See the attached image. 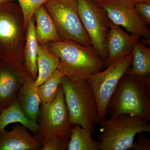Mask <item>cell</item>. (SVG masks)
Returning a JSON list of instances; mask_svg holds the SVG:
<instances>
[{
    "label": "cell",
    "mask_w": 150,
    "mask_h": 150,
    "mask_svg": "<svg viewBox=\"0 0 150 150\" xmlns=\"http://www.w3.org/2000/svg\"><path fill=\"white\" fill-rule=\"evenodd\" d=\"M150 78L126 72L119 81L108 105L110 117L129 114L150 120Z\"/></svg>",
    "instance_id": "obj_1"
},
{
    "label": "cell",
    "mask_w": 150,
    "mask_h": 150,
    "mask_svg": "<svg viewBox=\"0 0 150 150\" xmlns=\"http://www.w3.org/2000/svg\"><path fill=\"white\" fill-rule=\"evenodd\" d=\"M45 45L60 59L59 69L74 81L84 80L89 75L100 71L106 67L92 46L62 40Z\"/></svg>",
    "instance_id": "obj_2"
},
{
    "label": "cell",
    "mask_w": 150,
    "mask_h": 150,
    "mask_svg": "<svg viewBox=\"0 0 150 150\" xmlns=\"http://www.w3.org/2000/svg\"><path fill=\"white\" fill-rule=\"evenodd\" d=\"M70 123L79 124L93 136L100 118L96 98L86 80L75 82L64 76L61 83Z\"/></svg>",
    "instance_id": "obj_3"
},
{
    "label": "cell",
    "mask_w": 150,
    "mask_h": 150,
    "mask_svg": "<svg viewBox=\"0 0 150 150\" xmlns=\"http://www.w3.org/2000/svg\"><path fill=\"white\" fill-rule=\"evenodd\" d=\"M26 32L18 4L11 1L0 4V60L23 64Z\"/></svg>",
    "instance_id": "obj_4"
},
{
    "label": "cell",
    "mask_w": 150,
    "mask_h": 150,
    "mask_svg": "<svg viewBox=\"0 0 150 150\" xmlns=\"http://www.w3.org/2000/svg\"><path fill=\"white\" fill-rule=\"evenodd\" d=\"M100 150H126L133 145L136 135L150 132V124L144 119L129 114H121L108 119H100Z\"/></svg>",
    "instance_id": "obj_5"
},
{
    "label": "cell",
    "mask_w": 150,
    "mask_h": 150,
    "mask_svg": "<svg viewBox=\"0 0 150 150\" xmlns=\"http://www.w3.org/2000/svg\"><path fill=\"white\" fill-rule=\"evenodd\" d=\"M43 5L53 19L61 40L92 46L80 17L78 0H49Z\"/></svg>",
    "instance_id": "obj_6"
},
{
    "label": "cell",
    "mask_w": 150,
    "mask_h": 150,
    "mask_svg": "<svg viewBox=\"0 0 150 150\" xmlns=\"http://www.w3.org/2000/svg\"><path fill=\"white\" fill-rule=\"evenodd\" d=\"M39 115V129L36 135L41 147L56 139H70L74 125L70 123L69 113L61 85L53 102L41 103Z\"/></svg>",
    "instance_id": "obj_7"
},
{
    "label": "cell",
    "mask_w": 150,
    "mask_h": 150,
    "mask_svg": "<svg viewBox=\"0 0 150 150\" xmlns=\"http://www.w3.org/2000/svg\"><path fill=\"white\" fill-rule=\"evenodd\" d=\"M132 60L131 54L86 78L95 96L100 119H106L108 105L119 81L131 67Z\"/></svg>",
    "instance_id": "obj_8"
},
{
    "label": "cell",
    "mask_w": 150,
    "mask_h": 150,
    "mask_svg": "<svg viewBox=\"0 0 150 150\" xmlns=\"http://www.w3.org/2000/svg\"><path fill=\"white\" fill-rule=\"evenodd\" d=\"M78 1L80 17L92 46L105 63L107 58L106 40L110 21L105 11L95 1Z\"/></svg>",
    "instance_id": "obj_9"
},
{
    "label": "cell",
    "mask_w": 150,
    "mask_h": 150,
    "mask_svg": "<svg viewBox=\"0 0 150 150\" xmlns=\"http://www.w3.org/2000/svg\"><path fill=\"white\" fill-rule=\"evenodd\" d=\"M96 2L104 9L110 21L123 27L127 32L145 39H150V30L137 13L132 0H98Z\"/></svg>",
    "instance_id": "obj_10"
},
{
    "label": "cell",
    "mask_w": 150,
    "mask_h": 150,
    "mask_svg": "<svg viewBox=\"0 0 150 150\" xmlns=\"http://www.w3.org/2000/svg\"><path fill=\"white\" fill-rule=\"evenodd\" d=\"M30 75L23 64L0 60V112L18 98L20 89Z\"/></svg>",
    "instance_id": "obj_11"
},
{
    "label": "cell",
    "mask_w": 150,
    "mask_h": 150,
    "mask_svg": "<svg viewBox=\"0 0 150 150\" xmlns=\"http://www.w3.org/2000/svg\"><path fill=\"white\" fill-rule=\"evenodd\" d=\"M140 38L139 35L126 32L121 26L110 21L106 40L107 58L105 66H109L122 57L132 54L134 43Z\"/></svg>",
    "instance_id": "obj_12"
},
{
    "label": "cell",
    "mask_w": 150,
    "mask_h": 150,
    "mask_svg": "<svg viewBox=\"0 0 150 150\" xmlns=\"http://www.w3.org/2000/svg\"><path fill=\"white\" fill-rule=\"evenodd\" d=\"M40 146L37 136H31L21 123L0 133V150H38Z\"/></svg>",
    "instance_id": "obj_13"
},
{
    "label": "cell",
    "mask_w": 150,
    "mask_h": 150,
    "mask_svg": "<svg viewBox=\"0 0 150 150\" xmlns=\"http://www.w3.org/2000/svg\"><path fill=\"white\" fill-rule=\"evenodd\" d=\"M35 81L30 75L28 76L20 89L18 98L26 117L37 121L41 100Z\"/></svg>",
    "instance_id": "obj_14"
},
{
    "label": "cell",
    "mask_w": 150,
    "mask_h": 150,
    "mask_svg": "<svg viewBox=\"0 0 150 150\" xmlns=\"http://www.w3.org/2000/svg\"><path fill=\"white\" fill-rule=\"evenodd\" d=\"M35 37L38 44L61 40L53 19L44 5L36 10L33 16Z\"/></svg>",
    "instance_id": "obj_15"
},
{
    "label": "cell",
    "mask_w": 150,
    "mask_h": 150,
    "mask_svg": "<svg viewBox=\"0 0 150 150\" xmlns=\"http://www.w3.org/2000/svg\"><path fill=\"white\" fill-rule=\"evenodd\" d=\"M16 123H20L35 135L39 130L37 121L30 120L24 114L18 98L0 112V133L5 130L9 124Z\"/></svg>",
    "instance_id": "obj_16"
},
{
    "label": "cell",
    "mask_w": 150,
    "mask_h": 150,
    "mask_svg": "<svg viewBox=\"0 0 150 150\" xmlns=\"http://www.w3.org/2000/svg\"><path fill=\"white\" fill-rule=\"evenodd\" d=\"M60 61L45 44H38L37 64L38 74L35 81V85L38 87L48 79L53 73L59 69Z\"/></svg>",
    "instance_id": "obj_17"
},
{
    "label": "cell",
    "mask_w": 150,
    "mask_h": 150,
    "mask_svg": "<svg viewBox=\"0 0 150 150\" xmlns=\"http://www.w3.org/2000/svg\"><path fill=\"white\" fill-rule=\"evenodd\" d=\"M38 45L35 37V21L33 17L28 23L26 29L23 55V64L34 80L37 79L38 74L37 64Z\"/></svg>",
    "instance_id": "obj_18"
},
{
    "label": "cell",
    "mask_w": 150,
    "mask_h": 150,
    "mask_svg": "<svg viewBox=\"0 0 150 150\" xmlns=\"http://www.w3.org/2000/svg\"><path fill=\"white\" fill-rule=\"evenodd\" d=\"M132 55V67L126 72L144 77L149 76L150 48L137 40L133 46Z\"/></svg>",
    "instance_id": "obj_19"
},
{
    "label": "cell",
    "mask_w": 150,
    "mask_h": 150,
    "mask_svg": "<svg viewBox=\"0 0 150 150\" xmlns=\"http://www.w3.org/2000/svg\"><path fill=\"white\" fill-rule=\"evenodd\" d=\"M100 141H96L88 131L79 124L74 125L71 130L68 150H100Z\"/></svg>",
    "instance_id": "obj_20"
},
{
    "label": "cell",
    "mask_w": 150,
    "mask_h": 150,
    "mask_svg": "<svg viewBox=\"0 0 150 150\" xmlns=\"http://www.w3.org/2000/svg\"><path fill=\"white\" fill-rule=\"evenodd\" d=\"M64 76L63 72L58 69L48 79L38 87L41 102L48 103L54 101Z\"/></svg>",
    "instance_id": "obj_21"
},
{
    "label": "cell",
    "mask_w": 150,
    "mask_h": 150,
    "mask_svg": "<svg viewBox=\"0 0 150 150\" xmlns=\"http://www.w3.org/2000/svg\"><path fill=\"white\" fill-rule=\"evenodd\" d=\"M23 15L25 26L27 29L28 23L36 10L49 0H18Z\"/></svg>",
    "instance_id": "obj_22"
},
{
    "label": "cell",
    "mask_w": 150,
    "mask_h": 150,
    "mask_svg": "<svg viewBox=\"0 0 150 150\" xmlns=\"http://www.w3.org/2000/svg\"><path fill=\"white\" fill-rule=\"evenodd\" d=\"M70 139H58L47 142L41 148V150L67 149Z\"/></svg>",
    "instance_id": "obj_23"
},
{
    "label": "cell",
    "mask_w": 150,
    "mask_h": 150,
    "mask_svg": "<svg viewBox=\"0 0 150 150\" xmlns=\"http://www.w3.org/2000/svg\"><path fill=\"white\" fill-rule=\"evenodd\" d=\"M135 7L137 13L147 25H150V3H135Z\"/></svg>",
    "instance_id": "obj_24"
},
{
    "label": "cell",
    "mask_w": 150,
    "mask_h": 150,
    "mask_svg": "<svg viewBox=\"0 0 150 150\" xmlns=\"http://www.w3.org/2000/svg\"><path fill=\"white\" fill-rule=\"evenodd\" d=\"M142 133H139L140 135L138 141L134 142L133 145L130 150H150V142L149 138L144 136Z\"/></svg>",
    "instance_id": "obj_25"
},
{
    "label": "cell",
    "mask_w": 150,
    "mask_h": 150,
    "mask_svg": "<svg viewBox=\"0 0 150 150\" xmlns=\"http://www.w3.org/2000/svg\"><path fill=\"white\" fill-rule=\"evenodd\" d=\"M132 1H134L135 3L143 2H144L150 3V0H132Z\"/></svg>",
    "instance_id": "obj_26"
},
{
    "label": "cell",
    "mask_w": 150,
    "mask_h": 150,
    "mask_svg": "<svg viewBox=\"0 0 150 150\" xmlns=\"http://www.w3.org/2000/svg\"><path fill=\"white\" fill-rule=\"evenodd\" d=\"M14 0H0V4L8 2L13 1Z\"/></svg>",
    "instance_id": "obj_27"
},
{
    "label": "cell",
    "mask_w": 150,
    "mask_h": 150,
    "mask_svg": "<svg viewBox=\"0 0 150 150\" xmlns=\"http://www.w3.org/2000/svg\"><path fill=\"white\" fill-rule=\"evenodd\" d=\"M93 1H98V0H93Z\"/></svg>",
    "instance_id": "obj_28"
},
{
    "label": "cell",
    "mask_w": 150,
    "mask_h": 150,
    "mask_svg": "<svg viewBox=\"0 0 150 150\" xmlns=\"http://www.w3.org/2000/svg\"></svg>",
    "instance_id": "obj_29"
}]
</instances>
